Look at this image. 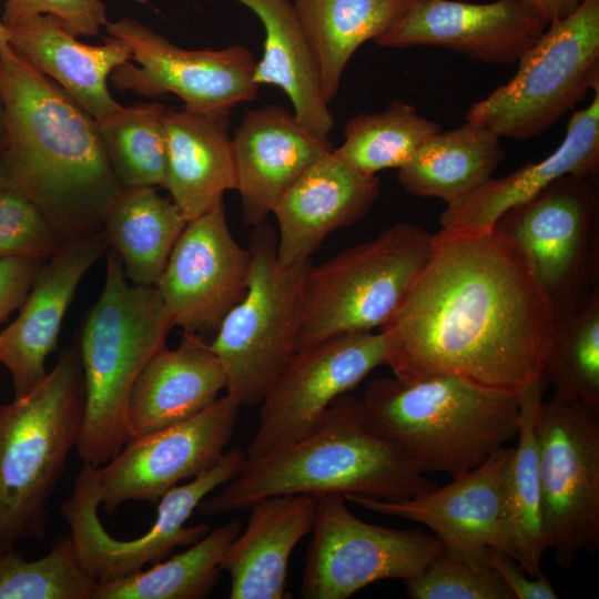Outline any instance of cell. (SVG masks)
Returning a JSON list of instances; mask_svg holds the SVG:
<instances>
[{
  "label": "cell",
  "instance_id": "6da1fadb",
  "mask_svg": "<svg viewBox=\"0 0 599 599\" xmlns=\"http://www.w3.org/2000/svg\"><path fill=\"white\" fill-rule=\"evenodd\" d=\"M556 316L524 253L497 226L443 229L392 318L386 365L402 382L458 375L519 395L541 376Z\"/></svg>",
  "mask_w": 599,
  "mask_h": 599
},
{
  "label": "cell",
  "instance_id": "7a4b0ae2",
  "mask_svg": "<svg viewBox=\"0 0 599 599\" xmlns=\"http://www.w3.org/2000/svg\"><path fill=\"white\" fill-rule=\"evenodd\" d=\"M8 186L27 195L64 242L102 230L123 187L95 119L11 48L0 52Z\"/></svg>",
  "mask_w": 599,
  "mask_h": 599
},
{
  "label": "cell",
  "instance_id": "3957f363",
  "mask_svg": "<svg viewBox=\"0 0 599 599\" xmlns=\"http://www.w3.org/2000/svg\"><path fill=\"white\" fill-rule=\"evenodd\" d=\"M436 486L376 427L362 398L345 394L307 436L263 457H246L238 475L196 510L216 517L277 495L356 494L399 500Z\"/></svg>",
  "mask_w": 599,
  "mask_h": 599
},
{
  "label": "cell",
  "instance_id": "277c9868",
  "mask_svg": "<svg viewBox=\"0 0 599 599\" xmlns=\"http://www.w3.org/2000/svg\"><path fill=\"white\" fill-rule=\"evenodd\" d=\"M362 402L376 427L422 473L456 476L517 437L519 397L458 375L370 380Z\"/></svg>",
  "mask_w": 599,
  "mask_h": 599
},
{
  "label": "cell",
  "instance_id": "5b68a950",
  "mask_svg": "<svg viewBox=\"0 0 599 599\" xmlns=\"http://www.w3.org/2000/svg\"><path fill=\"white\" fill-rule=\"evenodd\" d=\"M173 327L158 288L130 283L111 250L104 286L78 344L85 406L77 451L83 464L100 467L132 439L128 415L132 389L151 358L166 346Z\"/></svg>",
  "mask_w": 599,
  "mask_h": 599
},
{
  "label": "cell",
  "instance_id": "8992f818",
  "mask_svg": "<svg viewBox=\"0 0 599 599\" xmlns=\"http://www.w3.org/2000/svg\"><path fill=\"white\" fill-rule=\"evenodd\" d=\"M85 387L78 345L28 394L0 405V556L43 538L49 502L80 439Z\"/></svg>",
  "mask_w": 599,
  "mask_h": 599
},
{
  "label": "cell",
  "instance_id": "52a82bcc",
  "mask_svg": "<svg viewBox=\"0 0 599 599\" xmlns=\"http://www.w3.org/2000/svg\"><path fill=\"white\" fill-rule=\"evenodd\" d=\"M433 234L399 222L376 237L312 265L305 282L296 351L383 327L424 267Z\"/></svg>",
  "mask_w": 599,
  "mask_h": 599
},
{
  "label": "cell",
  "instance_id": "ba28073f",
  "mask_svg": "<svg viewBox=\"0 0 599 599\" xmlns=\"http://www.w3.org/2000/svg\"><path fill=\"white\" fill-rule=\"evenodd\" d=\"M277 235L265 222L250 237L251 275L243 298L210 343L226 376V395L240 407L260 404L296 352L311 258L283 265Z\"/></svg>",
  "mask_w": 599,
  "mask_h": 599
},
{
  "label": "cell",
  "instance_id": "9c48e42d",
  "mask_svg": "<svg viewBox=\"0 0 599 599\" xmlns=\"http://www.w3.org/2000/svg\"><path fill=\"white\" fill-rule=\"evenodd\" d=\"M599 90V0H581L548 24L519 58L515 75L473 103L465 119L500 138H534Z\"/></svg>",
  "mask_w": 599,
  "mask_h": 599
},
{
  "label": "cell",
  "instance_id": "30bf717a",
  "mask_svg": "<svg viewBox=\"0 0 599 599\" xmlns=\"http://www.w3.org/2000/svg\"><path fill=\"white\" fill-rule=\"evenodd\" d=\"M595 179L561 176L495 223L524 253L556 318L582 308L599 286Z\"/></svg>",
  "mask_w": 599,
  "mask_h": 599
},
{
  "label": "cell",
  "instance_id": "8fae6325",
  "mask_svg": "<svg viewBox=\"0 0 599 599\" xmlns=\"http://www.w3.org/2000/svg\"><path fill=\"white\" fill-rule=\"evenodd\" d=\"M542 518L556 562L599 549V417L554 395L535 422Z\"/></svg>",
  "mask_w": 599,
  "mask_h": 599
},
{
  "label": "cell",
  "instance_id": "7c38bea8",
  "mask_svg": "<svg viewBox=\"0 0 599 599\" xmlns=\"http://www.w3.org/2000/svg\"><path fill=\"white\" fill-rule=\"evenodd\" d=\"M245 460L246 453L234 447L204 473L171 488L158 501L156 519L150 529L131 540L115 539L101 524L93 466L83 464L70 497L61 504L83 565L98 583H103L139 572L148 564L164 559L173 549L194 544L210 527L185 524L204 498L238 475Z\"/></svg>",
  "mask_w": 599,
  "mask_h": 599
},
{
  "label": "cell",
  "instance_id": "4fadbf2b",
  "mask_svg": "<svg viewBox=\"0 0 599 599\" xmlns=\"http://www.w3.org/2000/svg\"><path fill=\"white\" fill-rule=\"evenodd\" d=\"M301 597L346 599L385 579L408 580L440 552V541L420 529H394L356 517L342 494L316 497Z\"/></svg>",
  "mask_w": 599,
  "mask_h": 599
},
{
  "label": "cell",
  "instance_id": "5bb4252c",
  "mask_svg": "<svg viewBox=\"0 0 599 599\" xmlns=\"http://www.w3.org/2000/svg\"><path fill=\"white\" fill-rule=\"evenodd\" d=\"M386 359L382 332L344 334L296 351L260 403L246 457H263L311 434L335 399Z\"/></svg>",
  "mask_w": 599,
  "mask_h": 599
},
{
  "label": "cell",
  "instance_id": "9a60e30c",
  "mask_svg": "<svg viewBox=\"0 0 599 599\" xmlns=\"http://www.w3.org/2000/svg\"><path fill=\"white\" fill-rule=\"evenodd\" d=\"M105 29L126 44L138 63L112 71L110 82L119 91L154 99L172 93L187 109L217 113H231L257 97L256 61L245 45L186 50L131 18L108 22Z\"/></svg>",
  "mask_w": 599,
  "mask_h": 599
},
{
  "label": "cell",
  "instance_id": "2e32d148",
  "mask_svg": "<svg viewBox=\"0 0 599 599\" xmlns=\"http://www.w3.org/2000/svg\"><path fill=\"white\" fill-rule=\"evenodd\" d=\"M238 410L225 395L184 422L129 440L92 469L103 511L113 516L129 500L155 504L181 480L214 466L233 437Z\"/></svg>",
  "mask_w": 599,
  "mask_h": 599
},
{
  "label": "cell",
  "instance_id": "e0dca14e",
  "mask_svg": "<svg viewBox=\"0 0 599 599\" xmlns=\"http://www.w3.org/2000/svg\"><path fill=\"white\" fill-rule=\"evenodd\" d=\"M251 266V252L234 238L222 203L187 222L155 287L184 333L216 332L245 295Z\"/></svg>",
  "mask_w": 599,
  "mask_h": 599
},
{
  "label": "cell",
  "instance_id": "ac0fdd59",
  "mask_svg": "<svg viewBox=\"0 0 599 599\" xmlns=\"http://www.w3.org/2000/svg\"><path fill=\"white\" fill-rule=\"evenodd\" d=\"M511 453L512 447L502 446L479 466L453 476L445 486L405 499L344 496L361 508L423 524L447 555L484 566L490 547L510 556L504 524V478Z\"/></svg>",
  "mask_w": 599,
  "mask_h": 599
},
{
  "label": "cell",
  "instance_id": "d6986e66",
  "mask_svg": "<svg viewBox=\"0 0 599 599\" xmlns=\"http://www.w3.org/2000/svg\"><path fill=\"white\" fill-rule=\"evenodd\" d=\"M548 24L531 0H414L403 18L375 42L392 49L440 47L473 60L510 64Z\"/></svg>",
  "mask_w": 599,
  "mask_h": 599
},
{
  "label": "cell",
  "instance_id": "ffe728a7",
  "mask_svg": "<svg viewBox=\"0 0 599 599\" xmlns=\"http://www.w3.org/2000/svg\"><path fill=\"white\" fill-rule=\"evenodd\" d=\"M108 248L101 230L64 242L39 270L19 315L0 332V363L11 376L14 397L45 377V361L57 347L75 291Z\"/></svg>",
  "mask_w": 599,
  "mask_h": 599
},
{
  "label": "cell",
  "instance_id": "44dd1931",
  "mask_svg": "<svg viewBox=\"0 0 599 599\" xmlns=\"http://www.w3.org/2000/svg\"><path fill=\"white\" fill-rule=\"evenodd\" d=\"M233 146L242 216L252 226L264 223L297 179L334 149L280 104L247 111Z\"/></svg>",
  "mask_w": 599,
  "mask_h": 599
},
{
  "label": "cell",
  "instance_id": "7402d4cb",
  "mask_svg": "<svg viewBox=\"0 0 599 599\" xmlns=\"http://www.w3.org/2000/svg\"><path fill=\"white\" fill-rule=\"evenodd\" d=\"M380 193L378 175H363L332 152L313 163L276 203L277 258L291 265L311 258L325 238L372 210Z\"/></svg>",
  "mask_w": 599,
  "mask_h": 599
},
{
  "label": "cell",
  "instance_id": "603a6c76",
  "mask_svg": "<svg viewBox=\"0 0 599 599\" xmlns=\"http://www.w3.org/2000/svg\"><path fill=\"white\" fill-rule=\"evenodd\" d=\"M599 90L582 110L572 113L558 148L539 162L498 179L490 177L461 199L447 204L443 229L488 230L509 209L520 205L565 175L598 177Z\"/></svg>",
  "mask_w": 599,
  "mask_h": 599
},
{
  "label": "cell",
  "instance_id": "cb8c5ba5",
  "mask_svg": "<svg viewBox=\"0 0 599 599\" xmlns=\"http://www.w3.org/2000/svg\"><path fill=\"white\" fill-rule=\"evenodd\" d=\"M230 113L166 108V164L163 187L190 222L223 203L237 190Z\"/></svg>",
  "mask_w": 599,
  "mask_h": 599
},
{
  "label": "cell",
  "instance_id": "d4e9b609",
  "mask_svg": "<svg viewBox=\"0 0 599 599\" xmlns=\"http://www.w3.org/2000/svg\"><path fill=\"white\" fill-rule=\"evenodd\" d=\"M316 498L277 495L255 500L245 530L229 545L222 569L231 577V599H284L287 568L296 545L312 531Z\"/></svg>",
  "mask_w": 599,
  "mask_h": 599
},
{
  "label": "cell",
  "instance_id": "484cf974",
  "mask_svg": "<svg viewBox=\"0 0 599 599\" xmlns=\"http://www.w3.org/2000/svg\"><path fill=\"white\" fill-rule=\"evenodd\" d=\"M224 368L202 335L183 333L180 344L156 353L140 374L129 402L132 438L184 422L225 389Z\"/></svg>",
  "mask_w": 599,
  "mask_h": 599
},
{
  "label": "cell",
  "instance_id": "4316f807",
  "mask_svg": "<svg viewBox=\"0 0 599 599\" xmlns=\"http://www.w3.org/2000/svg\"><path fill=\"white\" fill-rule=\"evenodd\" d=\"M6 28L9 47L58 83L95 120L122 108L108 88L112 71L131 60L122 40L109 35L102 45L82 43L52 14L34 16Z\"/></svg>",
  "mask_w": 599,
  "mask_h": 599
},
{
  "label": "cell",
  "instance_id": "83f0119b",
  "mask_svg": "<svg viewBox=\"0 0 599 599\" xmlns=\"http://www.w3.org/2000/svg\"><path fill=\"white\" fill-rule=\"evenodd\" d=\"M231 1L248 8L264 28L263 55L256 61L254 82L282 89L296 119L316 135L328 139L334 119L324 97L316 57L292 0Z\"/></svg>",
  "mask_w": 599,
  "mask_h": 599
},
{
  "label": "cell",
  "instance_id": "f1b7e54d",
  "mask_svg": "<svg viewBox=\"0 0 599 599\" xmlns=\"http://www.w3.org/2000/svg\"><path fill=\"white\" fill-rule=\"evenodd\" d=\"M186 224L175 203L155 186H126L111 203L102 231L128 281L156 286Z\"/></svg>",
  "mask_w": 599,
  "mask_h": 599
},
{
  "label": "cell",
  "instance_id": "f546056e",
  "mask_svg": "<svg viewBox=\"0 0 599 599\" xmlns=\"http://www.w3.org/2000/svg\"><path fill=\"white\" fill-rule=\"evenodd\" d=\"M504 158L498 134L466 121L430 136L398 169L397 179L408 194L437 197L447 205L493 177Z\"/></svg>",
  "mask_w": 599,
  "mask_h": 599
},
{
  "label": "cell",
  "instance_id": "4dcf8cb0",
  "mask_svg": "<svg viewBox=\"0 0 599 599\" xmlns=\"http://www.w3.org/2000/svg\"><path fill=\"white\" fill-rule=\"evenodd\" d=\"M316 57L326 101L338 92L357 49L377 40L407 12L414 0H292Z\"/></svg>",
  "mask_w": 599,
  "mask_h": 599
},
{
  "label": "cell",
  "instance_id": "1f68e13d",
  "mask_svg": "<svg viewBox=\"0 0 599 599\" xmlns=\"http://www.w3.org/2000/svg\"><path fill=\"white\" fill-rule=\"evenodd\" d=\"M547 385L541 375L518 395V440L512 447L504 478V524L510 556L531 577L542 573V556L549 549L542 518L535 429L537 409Z\"/></svg>",
  "mask_w": 599,
  "mask_h": 599
},
{
  "label": "cell",
  "instance_id": "d6a6232c",
  "mask_svg": "<svg viewBox=\"0 0 599 599\" xmlns=\"http://www.w3.org/2000/svg\"><path fill=\"white\" fill-rule=\"evenodd\" d=\"M241 529V520L233 519L165 561L121 579L98 583L94 599L207 598L223 571L225 550Z\"/></svg>",
  "mask_w": 599,
  "mask_h": 599
},
{
  "label": "cell",
  "instance_id": "836d02e7",
  "mask_svg": "<svg viewBox=\"0 0 599 599\" xmlns=\"http://www.w3.org/2000/svg\"><path fill=\"white\" fill-rule=\"evenodd\" d=\"M441 126L418 114L402 100H393L376 113H361L344 126V142L333 155L367 176L386 169H400Z\"/></svg>",
  "mask_w": 599,
  "mask_h": 599
},
{
  "label": "cell",
  "instance_id": "e575fe53",
  "mask_svg": "<svg viewBox=\"0 0 599 599\" xmlns=\"http://www.w3.org/2000/svg\"><path fill=\"white\" fill-rule=\"evenodd\" d=\"M541 375L554 395L599 417V286L582 308L556 318Z\"/></svg>",
  "mask_w": 599,
  "mask_h": 599
},
{
  "label": "cell",
  "instance_id": "d590c367",
  "mask_svg": "<svg viewBox=\"0 0 599 599\" xmlns=\"http://www.w3.org/2000/svg\"><path fill=\"white\" fill-rule=\"evenodd\" d=\"M165 110L158 102L139 103L95 120L112 170L123 187L163 186Z\"/></svg>",
  "mask_w": 599,
  "mask_h": 599
},
{
  "label": "cell",
  "instance_id": "8d00e7d4",
  "mask_svg": "<svg viewBox=\"0 0 599 599\" xmlns=\"http://www.w3.org/2000/svg\"><path fill=\"white\" fill-rule=\"evenodd\" d=\"M97 586L71 536L35 560L16 547L0 556V599H94Z\"/></svg>",
  "mask_w": 599,
  "mask_h": 599
},
{
  "label": "cell",
  "instance_id": "74e56055",
  "mask_svg": "<svg viewBox=\"0 0 599 599\" xmlns=\"http://www.w3.org/2000/svg\"><path fill=\"white\" fill-rule=\"evenodd\" d=\"M403 582L412 599H515L488 565H473L443 549L422 573Z\"/></svg>",
  "mask_w": 599,
  "mask_h": 599
},
{
  "label": "cell",
  "instance_id": "f35d334b",
  "mask_svg": "<svg viewBox=\"0 0 599 599\" xmlns=\"http://www.w3.org/2000/svg\"><path fill=\"white\" fill-rule=\"evenodd\" d=\"M64 243L38 206L14 187L0 190V260L49 258Z\"/></svg>",
  "mask_w": 599,
  "mask_h": 599
},
{
  "label": "cell",
  "instance_id": "ab89813d",
  "mask_svg": "<svg viewBox=\"0 0 599 599\" xmlns=\"http://www.w3.org/2000/svg\"><path fill=\"white\" fill-rule=\"evenodd\" d=\"M39 14L57 17L75 37H95L109 22L101 0H7L1 21L10 27Z\"/></svg>",
  "mask_w": 599,
  "mask_h": 599
},
{
  "label": "cell",
  "instance_id": "60d3db41",
  "mask_svg": "<svg viewBox=\"0 0 599 599\" xmlns=\"http://www.w3.org/2000/svg\"><path fill=\"white\" fill-rule=\"evenodd\" d=\"M48 261L40 256H13L0 260V323L26 300L32 283Z\"/></svg>",
  "mask_w": 599,
  "mask_h": 599
},
{
  "label": "cell",
  "instance_id": "b9f144b4",
  "mask_svg": "<svg viewBox=\"0 0 599 599\" xmlns=\"http://www.w3.org/2000/svg\"><path fill=\"white\" fill-rule=\"evenodd\" d=\"M486 562L506 583L515 599L558 598L549 578L542 573L529 576L512 557L497 548L487 549Z\"/></svg>",
  "mask_w": 599,
  "mask_h": 599
},
{
  "label": "cell",
  "instance_id": "7bdbcfd3",
  "mask_svg": "<svg viewBox=\"0 0 599 599\" xmlns=\"http://www.w3.org/2000/svg\"><path fill=\"white\" fill-rule=\"evenodd\" d=\"M544 13L549 23L571 14L581 0H531Z\"/></svg>",
  "mask_w": 599,
  "mask_h": 599
},
{
  "label": "cell",
  "instance_id": "ee69618b",
  "mask_svg": "<svg viewBox=\"0 0 599 599\" xmlns=\"http://www.w3.org/2000/svg\"><path fill=\"white\" fill-rule=\"evenodd\" d=\"M9 184V174L7 169V162L4 156V148L2 135L0 133V190L7 187Z\"/></svg>",
  "mask_w": 599,
  "mask_h": 599
},
{
  "label": "cell",
  "instance_id": "f6af8a7d",
  "mask_svg": "<svg viewBox=\"0 0 599 599\" xmlns=\"http://www.w3.org/2000/svg\"><path fill=\"white\" fill-rule=\"evenodd\" d=\"M10 47L8 44V31L0 17V52H6Z\"/></svg>",
  "mask_w": 599,
  "mask_h": 599
},
{
  "label": "cell",
  "instance_id": "bcb514c9",
  "mask_svg": "<svg viewBox=\"0 0 599 599\" xmlns=\"http://www.w3.org/2000/svg\"><path fill=\"white\" fill-rule=\"evenodd\" d=\"M2 119H3V109H2V101L0 95V133L2 134Z\"/></svg>",
  "mask_w": 599,
  "mask_h": 599
},
{
  "label": "cell",
  "instance_id": "7dc6e473",
  "mask_svg": "<svg viewBox=\"0 0 599 599\" xmlns=\"http://www.w3.org/2000/svg\"><path fill=\"white\" fill-rule=\"evenodd\" d=\"M135 1H142V2H144V0H135Z\"/></svg>",
  "mask_w": 599,
  "mask_h": 599
}]
</instances>
